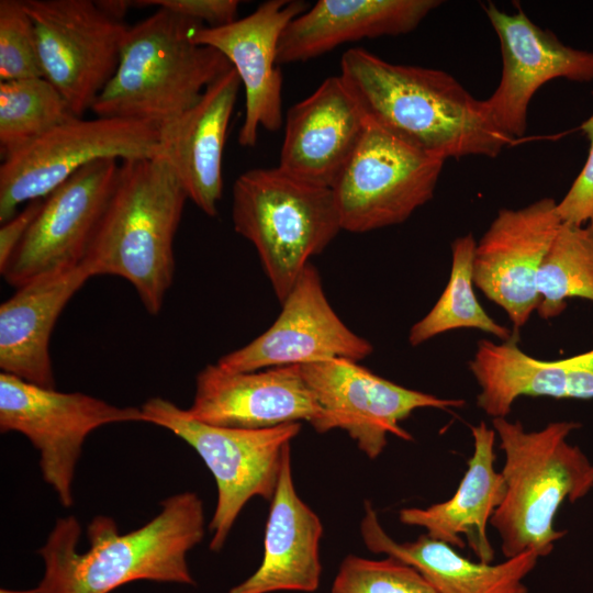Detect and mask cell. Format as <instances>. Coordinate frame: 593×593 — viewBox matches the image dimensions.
I'll use <instances>...</instances> for the list:
<instances>
[{"mask_svg": "<svg viewBox=\"0 0 593 593\" xmlns=\"http://www.w3.org/2000/svg\"><path fill=\"white\" fill-rule=\"evenodd\" d=\"M477 240L472 234L451 243V269L448 282L430 311L410 329L409 343L418 346L433 337L459 328L488 333L502 342L512 333L494 321L479 303L473 288V257Z\"/></svg>", "mask_w": 593, "mask_h": 593, "instance_id": "4316f807", "label": "cell"}, {"mask_svg": "<svg viewBox=\"0 0 593 593\" xmlns=\"http://www.w3.org/2000/svg\"><path fill=\"white\" fill-rule=\"evenodd\" d=\"M187 411L205 424L245 429L306 421L317 432L324 417L300 365L247 372L208 365L197 374Z\"/></svg>", "mask_w": 593, "mask_h": 593, "instance_id": "ac0fdd59", "label": "cell"}, {"mask_svg": "<svg viewBox=\"0 0 593 593\" xmlns=\"http://www.w3.org/2000/svg\"><path fill=\"white\" fill-rule=\"evenodd\" d=\"M542 320L559 316L573 298L593 302V225L562 223L537 273Z\"/></svg>", "mask_w": 593, "mask_h": 593, "instance_id": "83f0119b", "label": "cell"}, {"mask_svg": "<svg viewBox=\"0 0 593 593\" xmlns=\"http://www.w3.org/2000/svg\"><path fill=\"white\" fill-rule=\"evenodd\" d=\"M43 77L33 22L23 1H0L1 81Z\"/></svg>", "mask_w": 593, "mask_h": 593, "instance_id": "4dcf8cb0", "label": "cell"}, {"mask_svg": "<svg viewBox=\"0 0 593 593\" xmlns=\"http://www.w3.org/2000/svg\"><path fill=\"white\" fill-rule=\"evenodd\" d=\"M97 2L107 13L121 20H123L128 8L133 5V2L126 0H99Z\"/></svg>", "mask_w": 593, "mask_h": 593, "instance_id": "e575fe53", "label": "cell"}, {"mask_svg": "<svg viewBox=\"0 0 593 593\" xmlns=\"http://www.w3.org/2000/svg\"><path fill=\"white\" fill-rule=\"evenodd\" d=\"M309 9L300 0H269L228 24L193 30V43L223 54L236 70L245 91V115L238 143L253 147L260 128L282 126V75L278 45L287 25Z\"/></svg>", "mask_w": 593, "mask_h": 593, "instance_id": "e0dca14e", "label": "cell"}, {"mask_svg": "<svg viewBox=\"0 0 593 593\" xmlns=\"http://www.w3.org/2000/svg\"><path fill=\"white\" fill-rule=\"evenodd\" d=\"M473 452L455 494L425 508L407 507L399 512L401 523L422 527L426 534L452 547L466 544L480 561L491 563L494 550L486 527L505 495V482L494 467L496 433L481 421L471 427Z\"/></svg>", "mask_w": 593, "mask_h": 593, "instance_id": "d4e9b609", "label": "cell"}, {"mask_svg": "<svg viewBox=\"0 0 593 593\" xmlns=\"http://www.w3.org/2000/svg\"><path fill=\"white\" fill-rule=\"evenodd\" d=\"M367 126L343 78L327 77L286 118L279 167L303 181L333 188Z\"/></svg>", "mask_w": 593, "mask_h": 593, "instance_id": "d6986e66", "label": "cell"}, {"mask_svg": "<svg viewBox=\"0 0 593 593\" xmlns=\"http://www.w3.org/2000/svg\"><path fill=\"white\" fill-rule=\"evenodd\" d=\"M557 203L541 198L519 209L499 210L475 245L474 286L504 310L517 332L539 304L537 273L562 224Z\"/></svg>", "mask_w": 593, "mask_h": 593, "instance_id": "9a60e30c", "label": "cell"}, {"mask_svg": "<svg viewBox=\"0 0 593 593\" xmlns=\"http://www.w3.org/2000/svg\"><path fill=\"white\" fill-rule=\"evenodd\" d=\"M0 593H41L37 588L32 590H9V589H1Z\"/></svg>", "mask_w": 593, "mask_h": 593, "instance_id": "d590c367", "label": "cell"}, {"mask_svg": "<svg viewBox=\"0 0 593 593\" xmlns=\"http://www.w3.org/2000/svg\"><path fill=\"white\" fill-rule=\"evenodd\" d=\"M43 199H36L25 204L23 210L18 212L10 220L1 224L0 227V271L8 266L13 253L27 233L31 224L40 212Z\"/></svg>", "mask_w": 593, "mask_h": 593, "instance_id": "836d02e7", "label": "cell"}, {"mask_svg": "<svg viewBox=\"0 0 593 593\" xmlns=\"http://www.w3.org/2000/svg\"><path fill=\"white\" fill-rule=\"evenodd\" d=\"M92 278L80 264L15 289L0 305V368L26 382L55 389L49 354L54 326L70 299Z\"/></svg>", "mask_w": 593, "mask_h": 593, "instance_id": "7402d4cb", "label": "cell"}, {"mask_svg": "<svg viewBox=\"0 0 593 593\" xmlns=\"http://www.w3.org/2000/svg\"><path fill=\"white\" fill-rule=\"evenodd\" d=\"M468 368L480 388L477 405L492 418L506 417L521 396L593 399V349L541 360L521 349L517 331L500 344L479 340Z\"/></svg>", "mask_w": 593, "mask_h": 593, "instance_id": "ffe728a7", "label": "cell"}, {"mask_svg": "<svg viewBox=\"0 0 593 593\" xmlns=\"http://www.w3.org/2000/svg\"><path fill=\"white\" fill-rule=\"evenodd\" d=\"M242 86L231 67L198 102L161 131L169 158L188 198L206 215L216 216L222 198V163L227 128Z\"/></svg>", "mask_w": 593, "mask_h": 593, "instance_id": "44dd1931", "label": "cell"}, {"mask_svg": "<svg viewBox=\"0 0 593 593\" xmlns=\"http://www.w3.org/2000/svg\"><path fill=\"white\" fill-rule=\"evenodd\" d=\"M72 118L66 100L44 77L1 81V157L5 159Z\"/></svg>", "mask_w": 593, "mask_h": 593, "instance_id": "f1b7e54d", "label": "cell"}, {"mask_svg": "<svg viewBox=\"0 0 593 593\" xmlns=\"http://www.w3.org/2000/svg\"><path fill=\"white\" fill-rule=\"evenodd\" d=\"M164 153L161 132L148 123L72 118L3 159L0 223L14 216L19 205L47 197L93 161L150 158Z\"/></svg>", "mask_w": 593, "mask_h": 593, "instance_id": "ba28073f", "label": "cell"}, {"mask_svg": "<svg viewBox=\"0 0 593 593\" xmlns=\"http://www.w3.org/2000/svg\"><path fill=\"white\" fill-rule=\"evenodd\" d=\"M580 130L590 143L588 157L568 192L557 203V212L562 223L593 225V113Z\"/></svg>", "mask_w": 593, "mask_h": 593, "instance_id": "1f68e13d", "label": "cell"}, {"mask_svg": "<svg viewBox=\"0 0 593 593\" xmlns=\"http://www.w3.org/2000/svg\"><path fill=\"white\" fill-rule=\"evenodd\" d=\"M145 422L141 407L118 406L82 392H60L0 373V430L24 435L40 454L44 481L66 507L86 438L114 423Z\"/></svg>", "mask_w": 593, "mask_h": 593, "instance_id": "9c48e42d", "label": "cell"}, {"mask_svg": "<svg viewBox=\"0 0 593 593\" xmlns=\"http://www.w3.org/2000/svg\"><path fill=\"white\" fill-rule=\"evenodd\" d=\"M43 77L81 118L114 75L128 32L91 0H24Z\"/></svg>", "mask_w": 593, "mask_h": 593, "instance_id": "8fae6325", "label": "cell"}, {"mask_svg": "<svg viewBox=\"0 0 593 593\" xmlns=\"http://www.w3.org/2000/svg\"><path fill=\"white\" fill-rule=\"evenodd\" d=\"M331 593H437L412 566L395 558L371 560L349 555L340 563Z\"/></svg>", "mask_w": 593, "mask_h": 593, "instance_id": "f546056e", "label": "cell"}, {"mask_svg": "<svg viewBox=\"0 0 593 593\" xmlns=\"http://www.w3.org/2000/svg\"><path fill=\"white\" fill-rule=\"evenodd\" d=\"M188 194L169 158L120 160L115 187L81 265L123 278L146 311L163 309L175 275L174 240Z\"/></svg>", "mask_w": 593, "mask_h": 593, "instance_id": "3957f363", "label": "cell"}, {"mask_svg": "<svg viewBox=\"0 0 593 593\" xmlns=\"http://www.w3.org/2000/svg\"><path fill=\"white\" fill-rule=\"evenodd\" d=\"M120 160L93 161L44 198L27 233L1 272L15 289L79 266L116 183Z\"/></svg>", "mask_w": 593, "mask_h": 593, "instance_id": "4fadbf2b", "label": "cell"}, {"mask_svg": "<svg viewBox=\"0 0 593 593\" xmlns=\"http://www.w3.org/2000/svg\"><path fill=\"white\" fill-rule=\"evenodd\" d=\"M441 1L318 0L294 18L278 45V64L305 61L345 43L405 34Z\"/></svg>", "mask_w": 593, "mask_h": 593, "instance_id": "cb8c5ba5", "label": "cell"}, {"mask_svg": "<svg viewBox=\"0 0 593 593\" xmlns=\"http://www.w3.org/2000/svg\"><path fill=\"white\" fill-rule=\"evenodd\" d=\"M160 512L137 529L121 534L105 515L87 527L90 547L77 550L81 527L70 515L60 517L38 553L45 572L41 593H110L138 580L194 584L187 553L205 532L202 500L184 491L160 502Z\"/></svg>", "mask_w": 593, "mask_h": 593, "instance_id": "6da1fadb", "label": "cell"}, {"mask_svg": "<svg viewBox=\"0 0 593 593\" xmlns=\"http://www.w3.org/2000/svg\"><path fill=\"white\" fill-rule=\"evenodd\" d=\"M360 530L369 550L412 566L437 593H527L523 580L539 558L535 551H526L497 564L474 562L427 534L398 542L382 528L369 502L365 503Z\"/></svg>", "mask_w": 593, "mask_h": 593, "instance_id": "484cf974", "label": "cell"}, {"mask_svg": "<svg viewBox=\"0 0 593 593\" xmlns=\"http://www.w3.org/2000/svg\"><path fill=\"white\" fill-rule=\"evenodd\" d=\"M200 25L158 8L130 26L116 70L91 111L148 123L160 132L172 125L232 67L215 48L193 43Z\"/></svg>", "mask_w": 593, "mask_h": 593, "instance_id": "277c9868", "label": "cell"}, {"mask_svg": "<svg viewBox=\"0 0 593 593\" xmlns=\"http://www.w3.org/2000/svg\"><path fill=\"white\" fill-rule=\"evenodd\" d=\"M484 10L503 60L501 80L484 102L497 127L516 141L527 130L528 107L541 86L557 78L593 80V52L564 45L522 10L507 13L492 2Z\"/></svg>", "mask_w": 593, "mask_h": 593, "instance_id": "2e32d148", "label": "cell"}, {"mask_svg": "<svg viewBox=\"0 0 593 593\" xmlns=\"http://www.w3.org/2000/svg\"><path fill=\"white\" fill-rule=\"evenodd\" d=\"M339 76L369 121L444 160L496 157L515 142L484 100L443 70L393 64L357 47L343 54Z\"/></svg>", "mask_w": 593, "mask_h": 593, "instance_id": "7a4b0ae2", "label": "cell"}, {"mask_svg": "<svg viewBox=\"0 0 593 593\" xmlns=\"http://www.w3.org/2000/svg\"><path fill=\"white\" fill-rule=\"evenodd\" d=\"M444 163L367 119L358 146L332 188L342 228L367 233L405 222L432 200Z\"/></svg>", "mask_w": 593, "mask_h": 593, "instance_id": "30bf717a", "label": "cell"}, {"mask_svg": "<svg viewBox=\"0 0 593 593\" xmlns=\"http://www.w3.org/2000/svg\"><path fill=\"white\" fill-rule=\"evenodd\" d=\"M232 221L235 232L255 246L281 303L311 257L343 230L332 188L279 167L249 169L235 180Z\"/></svg>", "mask_w": 593, "mask_h": 593, "instance_id": "8992f818", "label": "cell"}, {"mask_svg": "<svg viewBox=\"0 0 593 593\" xmlns=\"http://www.w3.org/2000/svg\"><path fill=\"white\" fill-rule=\"evenodd\" d=\"M300 367L324 413L317 432L334 428L345 430L370 459L383 451L388 435L413 439L400 422L415 410L433 407L448 411L466 403L461 399L438 398L402 387L349 359H332Z\"/></svg>", "mask_w": 593, "mask_h": 593, "instance_id": "7c38bea8", "label": "cell"}, {"mask_svg": "<svg viewBox=\"0 0 593 593\" xmlns=\"http://www.w3.org/2000/svg\"><path fill=\"white\" fill-rule=\"evenodd\" d=\"M141 409L145 423L166 428L186 441L214 477L217 501L209 524L210 549L220 551L250 499L272 500L284 452L300 433L301 423L260 429L214 426L158 396L148 399Z\"/></svg>", "mask_w": 593, "mask_h": 593, "instance_id": "52a82bcc", "label": "cell"}, {"mask_svg": "<svg viewBox=\"0 0 593 593\" xmlns=\"http://www.w3.org/2000/svg\"><path fill=\"white\" fill-rule=\"evenodd\" d=\"M133 5H154L208 27H217L237 20L239 1L237 0H142Z\"/></svg>", "mask_w": 593, "mask_h": 593, "instance_id": "d6a6232c", "label": "cell"}, {"mask_svg": "<svg viewBox=\"0 0 593 593\" xmlns=\"http://www.w3.org/2000/svg\"><path fill=\"white\" fill-rule=\"evenodd\" d=\"M281 304L279 316L267 331L216 363L230 371L247 372L332 359L359 361L372 354L373 346L336 314L311 262Z\"/></svg>", "mask_w": 593, "mask_h": 593, "instance_id": "5bb4252c", "label": "cell"}, {"mask_svg": "<svg viewBox=\"0 0 593 593\" xmlns=\"http://www.w3.org/2000/svg\"><path fill=\"white\" fill-rule=\"evenodd\" d=\"M270 503L262 561L249 578L228 593L314 592L318 588L323 525L295 491L290 448L284 452Z\"/></svg>", "mask_w": 593, "mask_h": 593, "instance_id": "603a6c76", "label": "cell"}, {"mask_svg": "<svg viewBox=\"0 0 593 593\" xmlns=\"http://www.w3.org/2000/svg\"><path fill=\"white\" fill-rule=\"evenodd\" d=\"M504 452L505 495L490 519L506 559L526 551L549 555L564 532L555 529L556 513L593 489V463L567 437L580 423L558 421L534 432L519 421L492 419Z\"/></svg>", "mask_w": 593, "mask_h": 593, "instance_id": "5b68a950", "label": "cell"}]
</instances>
